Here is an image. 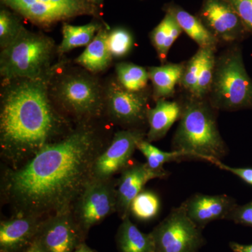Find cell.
Returning <instances> with one entry per match:
<instances>
[{
	"label": "cell",
	"mask_w": 252,
	"mask_h": 252,
	"mask_svg": "<svg viewBox=\"0 0 252 252\" xmlns=\"http://www.w3.org/2000/svg\"><path fill=\"white\" fill-rule=\"evenodd\" d=\"M77 201L74 217L86 232L117 211V190L109 180L93 177Z\"/></svg>",
	"instance_id": "cell-10"
},
{
	"label": "cell",
	"mask_w": 252,
	"mask_h": 252,
	"mask_svg": "<svg viewBox=\"0 0 252 252\" xmlns=\"http://www.w3.org/2000/svg\"><path fill=\"white\" fill-rule=\"evenodd\" d=\"M202 230L189 218L182 203L151 232L155 252H198L205 244Z\"/></svg>",
	"instance_id": "cell-8"
},
{
	"label": "cell",
	"mask_w": 252,
	"mask_h": 252,
	"mask_svg": "<svg viewBox=\"0 0 252 252\" xmlns=\"http://www.w3.org/2000/svg\"><path fill=\"white\" fill-rule=\"evenodd\" d=\"M146 135L142 129H126L116 132L108 147L96 158L93 177L109 180L114 174L124 170L137 144L146 139Z\"/></svg>",
	"instance_id": "cell-13"
},
{
	"label": "cell",
	"mask_w": 252,
	"mask_h": 252,
	"mask_svg": "<svg viewBox=\"0 0 252 252\" xmlns=\"http://www.w3.org/2000/svg\"><path fill=\"white\" fill-rule=\"evenodd\" d=\"M241 19L250 35H252V0H225Z\"/></svg>",
	"instance_id": "cell-31"
},
{
	"label": "cell",
	"mask_w": 252,
	"mask_h": 252,
	"mask_svg": "<svg viewBox=\"0 0 252 252\" xmlns=\"http://www.w3.org/2000/svg\"><path fill=\"white\" fill-rule=\"evenodd\" d=\"M187 215L201 229L214 220H226L238 205L233 197L225 194L195 193L183 202Z\"/></svg>",
	"instance_id": "cell-15"
},
{
	"label": "cell",
	"mask_w": 252,
	"mask_h": 252,
	"mask_svg": "<svg viewBox=\"0 0 252 252\" xmlns=\"http://www.w3.org/2000/svg\"><path fill=\"white\" fill-rule=\"evenodd\" d=\"M160 201L157 194L150 190H142L132 200L130 214L137 220H149L158 215Z\"/></svg>",
	"instance_id": "cell-26"
},
{
	"label": "cell",
	"mask_w": 252,
	"mask_h": 252,
	"mask_svg": "<svg viewBox=\"0 0 252 252\" xmlns=\"http://www.w3.org/2000/svg\"><path fill=\"white\" fill-rule=\"evenodd\" d=\"M21 16L8 8L0 10V47L1 49L9 46L21 34L24 26Z\"/></svg>",
	"instance_id": "cell-28"
},
{
	"label": "cell",
	"mask_w": 252,
	"mask_h": 252,
	"mask_svg": "<svg viewBox=\"0 0 252 252\" xmlns=\"http://www.w3.org/2000/svg\"><path fill=\"white\" fill-rule=\"evenodd\" d=\"M196 16L220 46L240 44L250 35L238 15L225 0H203Z\"/></svg>",
	"instance_id": "cell-11"
},
{
	"label": "cell",
	"mask_w": 252,
	"mask_h": 252,
	"mask_svg": "<svg viewBox=\"0 0 252 252\" xmlns=\"http://www.w3.org/2000/svg\"><path fill=\"white\" fill-rule=\"evenodd\" d=\"M227 220H232L237 224L252 227V201L245 205H237Z\"/></svg>",
	"instance_id": "cell-32"
},
{
	"label": "cell",
	"mask_w": 252,
	"mask_h": 252,
	"mask_svg": "<svg viewBox=\"0 0 252 252\" xmlns=\"http://www.w3.org/2000/svg\"><path fill=\"white\" fill-rule=\"evenodd\" d=\"M54 39L23 28L14 42L1 50L0 74L3 81L15 79L50 80L59 66Z\"/></svg>",
	"instance_id": "cell-4"
},
{
	"label": "cell",
	"mask_w": 252,
	"mask_h": 252,
	"mask_svg": "<svg viewBox=\"0 0 252 252\" xmlns=\"http://www.w3.org/2000/svg\"><path fill=\"white\" fill-rule=\"evenodd\" d=\"M84 232L71 210H67L43 220L34 240L44 252H74L83 243Z\"/></svg>",
	"instance_id": "cell-12"
},
{
	"label": "cell",
	"mask_w": 252,
	"mask_h": 252,
	"mask_svg": "<svg viewBox=\"0 0 252 252\" xmlns=\"http://www.w3.org/2000/svg\"><path fill=\"white\" fill-rule=\"evenodd\" d=\"M230 248L233 252H252V245H242V244L231 242L229 244Z\"/></svg>",
	"instance_id": "cell-34"
},
{
	"label": "cell",
	"mask_w": 252,
	"mask_h": 252,
	"mask_svg": "<svg viewBox=\"0 0 252 252\" xmlns=\"http://www.w3.org/2000/svg\"><path fill=\"white\" fill-rule=\"evenodd\" d=\"M155 102V107L147 113L149 130L146 140L151 143L163 138L174 124L180 120L182 113V105L178 101L161 99Z\"/></svg>",
	"instance_id": "cell-17"
},
{
	"label": "cell",
	"mask_w": 252,
	"mask_h": 252,
	"mask_svg": "<svg viewBox=\"0 0 252 252\" xmlns=\"http://www.w3.org/2000/svg\"><path fill=\"white\" fill-rule=\"evenodd\" d=\"M92 4L98 6V7L102 9V5H103L104 0H89Z\"/></svg>",
	"instance_id": "cell-37"
},
{
	"label": "cell",
	"mask_w": 252,
	"mask_h": 252,
	"mask_svg": "<svg viewBox=\"0 0 252 252\" xmlns=\"http://www.w3.org/2000/svg\"><path fill=\"white\" fill-rule=\"evenodd\" d=\"M182 113L172 142V151L182 152L189 159L215 163L221 161L228 148L220 135L217 113L207 98L186 95L180 101Z\"/></svg>",
	"instance_id": "cell-3"
},
{
	"label": "cell",
	"mask_w": 252,
	"mask_h": 252,
	"mask_svg": "<svg viewBox=\"0 0 252 252\" xmlns=\"http://www.w3.org/2000/svg\"><path fill=\"white\" fill-rule=\"evenodd\" d=\"M105 109L114 122L128 129H141L147 124L150 94L147 90L131 92L126 90L117 79L104 86Z\"/></svg>",
	"instance_id": "cell-9"
},
{
	"label": "cell",
	"mask_w": 252,
	"mask_h": 252,
	"mask_svg": "<svg viewBox=\"0 0 252 252\" xmlns=\"http://www.w3.org/2000/svg\"><path fill=\"white\" fill-rule=\"evenodd\" d=\"M170 175L167 170L156 171L147 162L136 163L122 170L118 182L117 211L122 220L130 216V207L133 199L144 190L147 182L154 179H165Z\"/></svg>",
	"instance_id": "cell-14"
},
{
	"label": "cell",
	"mask_w": 252,
	"mask_h": 252,
	"mask_svg": "<svg viewBox=\"0 0 252 252\" xmlns=\"http://www.w3.org/2000/svg\"><path fill=\"white\" fill-rule=\"evenodd\" d=\"M59 67L49 84L55 104L80 123L99 117L105 109L104 84L87 70L72 69L59 72Z\"/></svg>",
	"instance_id": "cell-5"
},
{
	"label": "cell",
	"mask_w": 252,
	"mask_h": 252,
	"mask_svg": "<svg viewBox=\"0 0 252 252\" xmlns=\"http://www.w3.org/2000/svg\"><path fill=\"white\" fill-rule=\"evenodd\" d=\"M107 26L103 21L94 18L92 22L84 26H72L64 23L63 25V39L58 46L59 56H63L71 50L81 46H87L94 40L101 28Z\"/></svg>",
	"instance_id": "cell-22"
},
{
	"label": "cell",
	"mask_w": 252,
	"mask_h": 252,
	"mask_svg": "<svg viewBox=\"0 0 252 252\" xmlns=\"http://www.w3.org/2000/svg\"><path fill=\"white\" fill-rule=\"evenodd\" d=\"M102 143L98 129L90 122L79 123L22 166L8 172L4 192L17 215L40 217L70 210L93 178Z\"/></svg>",
	"instance_id": "cell-1"
},
{
	"label": "cell",
	"mask_w": 252,
	"mask_h": 252,
	"mask_svg": "<svg viewBox=\"0 0 252 252\" xmlns=\"http://www.w3.org/2000/svg\"><path fill=\"white\" fill-rule=\"evenodd\" d=\"M207 99L218 112L252 109V79L247 72L239 44L227 46L216 56Z\"/></svg>",
	"instance_id": "cell-6"
},
{
	"label": "cell",
	"mask_w": 252,
	"mask_h": 252,
	"mask_svg": "<svg viewBox=\"0 0 252 252\" xmlns=\"http://www.w3.org/2000/svg\"><path fill=\"white\" fill-rule=\"evenodd\" d=\"M49 84L46 79L3 81L0 146L3 156L14 164L29 160L69 131L50 94Z\"/></svg>",
	"instance_id": "cell-2"
},
{
	"label": "cell",
	"mask_w": 252,
	"mask_h": 252,
	"mask_svg": "<svg viewBox=\"0 0 252 252\" xmlns=\"http://www.w3.org/2000/svg\"><path fill=\"white\" fill-rule=\"evenodd\" d=\"M203 59V49L199 48L198 51L187 62H185L183 73L180 82L181 88L187 95L193 96L198 83L200 67Z\"/></svg>",
	"instance_id": "cell-29"
},
{
	"label": "cell",
	"mask_w": 252,
	"mask_h": 252,
	"mask_svg": "<svg viewBox=\"0 0 252 252\" xmlns=\"http://www.w3.org/2000/svg\"><path fill=\"white\" fill-rule=\"evenodd\" d=\"M23 252H44L43 251L42 249L41 248V247L39 246V243L36 242V240H34V241L32 242L28 247L26 250H24Z\"/></svg>",
	"instance_id": "cell-35"
},
{
	"label": "cell",
	"mask_w": 252,
	"mask_h": 252,
	"mask_svg": "<svg viewBox=\"0 0 252 252\" xmlns=\"http://www.w3.org/2000/svg\"><path fill=\"white\" fill-rule=\"evenodd\" d=\"M1 4L43 29L78 16L102 20V9L89 0H1Z\"/></svg>",
	"instance_id": "cell-7"
},
{
	"label": "cell",
	"mask_w": 252,
	"mask_h": 252,
	"mask_svg": "<svg viewBox=\"0 0 252 252\" xmlns=\"http://www.w3.org/2000/svg\"><path fill=\"white\" fill-rule=\"evenodd\" d=\"M74 252H96L94 250H92V249L89 248V246L86 245L85 243H83L79 245V247L77 249H76L75 251Z\"/></svg>",
	"instance_id": "cell-36"
},
{
	"label": "cell",
	"mask_w": 252,
	"mask_h": 252,
	"mask_svg": "<svg viewBox=\"0 0 252 252\" xmlns=\"http://www.w3.org/2000/svg\"><path fill=\"white\" fill-rule=\"evenodd\" d=\"M117 242L120 252H155L152 233H142L129 217L122 220L118 230Z\"/></svg>",
	"instance_id": "cell-21"
},
{
	"label": "cell",
	"mask_w": 252,
	"mask_h": 252,
	"mask_svg": "<svg viewBox=\"0 0 252 252\" xmlns=\"http://www.w3.org/2000/svg\"><path fill=\"white\" fill-rule=\"evenodd\" d=\"M40 217L17 215L0 224L1 252H20L27 248L36 238L43 220Z\"/></svg>",
	"instance_id": "cell-16"
},
{
	"label": "cell",
	"mask_w": 252,
	"mask_h": 252,
	"mask_svg": "<svg viewBox=\"0 0 252 252\" xmlns=\"http://www.w3.org/2000/svg\"><path fill=\"white\" fill-rule=\"evenodd\" d=\"M165 13L162 21L149 34L151 43L157 51L158 59L162 63L167 61L170 48L183 32L175 18L169 13Z\"/></svg>",
	"instance_id": "cell-23"
},
{
	"label": "cell",
	"mask_w": 252,
	"mask_h": 252,
	"mask_svg": "<svg viewBox=\"0 0 252 252\" xmlns=\"http://www.w3.org/2000/svg\"><path fill=\"white\" fill-rule=\"evenodd\" d=\"M202 49V48H201ZM217 50L203 49V59L195 94L191 97L205 99L208 96L213 80Z\"/></svg>",
	"instance_id": "cell-27"
},
{
	"label": "cell",
	"mask_w": 252,
	"mask_h": 252,
	"mask_svg": "<svg viewBox=\"0 0 252 252\" xmlns=\"http://www.w3.org/2000/svg\"><path fill=\"white\" fill-rule=\"evenodd\" d=\"M213 165H216L220 170L229 172L239 178L241 179L248 185L252 186V168L250 167H234L225 165L221 161L215 162Z\"/></svg>",
	"instance_id": "cell-33"
},
{
	"label": "cell",
	"mask_w": 252,
	"mask_h": 252,
	"mask_svg": "<svg viewBox=\"0 0 252 252\" xmlns=\"http://www.w3.org/2000/svg\"><path fill=\"white\" fill-rule=\"evenodd\" d=\"M117 80L126 90L141 92L147 90L149 80L148 69L130 63L116 64Z\"/></svg>",
	"instance_id": "cell-24"
},
{
	"label": "cell",
	"mask_w": 252,
	"mask_h": 252,
	"mask_svg": "<svg viewBox=\"0 0 252 252\" xmlns=\"http://www.w3.org/2000/svg\"><path fill=\"white\" fill-rule=\"evenodd\" d=\"M107 45L113 58L120 59L130 53L133 46V37L126 28L109 30Z\"/></svg>",
	"instance_id": "cell-30"
},
{
	"label": "cell",
	"mask_w": 252,
	"mask_h": 252,
	"mask_svg": "<svg viewBox=\"0 0 252 252\" xmlns=\"http://www.w3.org/2000/svg\"><path fill=\"white\" fill-rule=\"evenodd\" d=\"M184 67L185 62L167 63L147 68L149 80L153 87L152 97L154 100L173 97L176 86L180 84Z\"/></svg>",
	"instance_id": "cell-20"
},
{
	"label": "cell",
	"mask_w": 252,
	"mask_h": 252,
	"mask_svg": "<svg viewBox=\"0 0 252 252\" xmlns=\"http://www.w3.org/2000/svg\"><path fill=\"white\" fill-rule=\"evenodd\" d=\"M137 149L143 154L147 159V163L152 170L163 171L164 164L174 161H180L189 158L182 152L172 151L167 152L160 150L152 145L146 139L141 140L137 144Z\"/></svg>",
	"instance_id": "cell-25"
},
{
	"label": "cell",
	"mask_w": 252,
	"mask_h": 252,
	"mask_svg": "<svg viewBox=\"0 0 252 252\" xmlns=\"http://www.w3.org/2000/svg\"><path fill=\"white\" fill-rule=\"evenodd\" d=\"M109 31L107 26L101 28L94 40L75 59V63L92 74L106 70L111 65L114 59L107 45Z\"/></svg>",
	"instance_id": "cell-19"
},
{
	"label": "cell",
	"mask_w": 252,
	"mask_h": 252,
	"mask_svg": "<svg viewBox=\"0 0 252 252\" xmlns=\"http://www.w3.org/2000/svg\"><path fill=\"white\" fill-rule=\"evenodd\" d=\"M165 12L169 13L175 18L179 26L199 48L217 50L219 43L204 26L197 16L190 14L188 11L174 2L167 3L162 8Z\"/></svg>",
	"instance_id": "cell-18"
}]
</instances>
